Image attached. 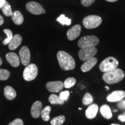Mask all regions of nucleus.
Wrapping results in <instances>:
<instances>
[{"instance_id": "7", "label": "nucleus", "mask_w": 125, "mask_h": 125, "mask_svg": "<svg viewBox=\"0 0 125 125\" xmlns=\"http://www.w3.org/2000/svg\"><path fill=\"white\" fill-rule=\"evenodd\" d=\"M97 52V49L95 46L85 47V48H81V49L78 52V56L82 61H86L94 57Z\"/></svg>"}, {"instance_id": "38", "label": "nucleus", "mask_w": 125, "mask_h": 125, "mask_svg": "<svg viewBox=\"0 0 125 125\" xmlns=\"http://www.w3.org/2000/svg\"><path fill=\"white\" fill-rule=\"evenodd\" d=\"M2 59L1 58V57H0V66L2 65Z\"/></svg>"}, {"instance_id": "5", "label": "nucleus", "mask_w": 125, "mask_h": 125, "mask_svg": "<svg viewBox=\"0 0 125 125\" xmlns=\"http://www.w3.org/2000/svg\"><path fill=\"white\" fill-rule=\"evenodd\" d=\"M99 39L96 36L87 35L81 38L78 41V45L80 48L95 46L99 43Z\"/></svg>"}, {"instance_id": "11", "label": "nucleus", "mask_w": 125, "mask_h": 125, "mask_svg": "<svg viewBox=\"0 0 125 125\" xmlns=\"http://www.w3.org/2000/svg\"><path fill=\"white\" fill-rule=\"evenodd\" d=\"M81 26L79 24H76L68 30L67 33V37L70 41L75 40L79 37L81 34Z\"/></svg>"}, {"instance_id": "21", "label": "nucleus", "mask_w": 125, "mask_h": 125, "mask_svg": "<svg viewBox=\"0 0 125 125\" xmlns=\"http://www.w3.org/2000/svg\"><path fill=\"white\" fill-rule=\"evenodd\" d=\"M51 111V107L50 106H46L41 110V116L43 121L48 122L50 120L49 114Z\"/></svg>"}, {"instance_id": "26", "label": "nucleus", "mask_w": 125, "mask_h": 125, "mask_svg": "<svg viewBox=\"0 0 125 125\" xmlns=\"http://www.w3.org/2000/svg\"><path fill=\"white\" fill-rule=\"evenodd\" d=\"M57 21H59L60 24L64 26V25H67V26H69L71 23V19L65 17L64 15H61L57 19Z\"/></svg>"}, {"instance_id": "6", "label": "nucleus", "mask_w": 125, "mask_h": 125, "mask_svg": "<svg viewBox=\"0 0 125 125\" xmlns=\"http://www.w3.org/2000/svg\"><path fill=\"white\" fill-rule=\"evenodd\" d=\"M38 75V67L35 64H29L24 68L23 73V78L26 81H31L35 79Z\"/></svg>"}, {"instance_id": "29", "label": "nucleus", "mask_w": 125, "mask_h": 125, "mask_svg": "<svg viewBox=\"0 0 125 125\" xmlns=\"http://www.w3.org/2000/svg\"><path fill=\"white\" fill-rule=\"evenodd\" d=\"M9 76H10V73L9 71L5 69L0 68V80H7L9 78Z\"/></svg>"}, {"instance_id": "16", "label": "nucleus", "mask_w": 125, "mask_h": 125, "mask_svg": "<svg viewBox=\"0 0 125 125\" xmlns=\"http://www.w3.org/2000/svg\"><path fill=\"white\" fill-rule=\"evenodd\" d=\"M98 106L97 104H92L87 108L85 112V116L87 119H92L96 116L98 112Z\"/></svg>"}, {"instance_id": "17", "label": "nucleus", "mask_w": 125, "mask_h": 125, "mask_svg": "<svg viewBox=\"0 0 125 125\" xmlns=\"http://www.w3.org/2000/svg\"><path fill=\"white\" fill-rule=\"evenodd\" d=\"M22 42V37L19 34H16L12 37L11 41L8 43L9 49L13 51L18 48Z\"/></svg>"}, {"instance_id": "35", "label": "nucleus", "mask_w": 125, "mask_h": 125, "mask_svg": "<svg viewBox=\"0 0 125 125\" xmlns=\"http://www.w3.org/2000/svg\"><path fill=\"white\" fill-rule=\"evenodd\" d=\"M6 2V0H0V9L3 7L5 3Z\"/></svg>"}, {"instance_id": "24", "label": "nucleus", "mask_w": 125, "mask_h": 125, "mask_svg": "<svg viewBox=\"0 0 125 125\" xmlns=\"http://www.w3.org/2000/svg\"><path fill=\"white\" fill-rule=\"evenodd\" d=\"M65 121V118L64 115H60L53 118L51 121V125H62Z\"/></svg>"}, {"instance_id": "8", "label": "nucleus", "mask_w": 125, "mask_h": 125, "mask_svg": "<svg viewBox=\"0 0 125 125\" xmlns=\"http://www.w3.org/2000/svg\"><path fill=\"white\" fill-rule=\"evenodd\" d=\"M26 9L31 13L39 15L45 13V10L42 6L38 2L31 1L26 4Z\"/></svg>"}, {"instance_id": "37", "label": "nucleus", "mask_w": 125, "mask_h": 125, "mask_svg": "<svg viewBox=\"0 0 125 125\" xmlns=\"http://www.w3.org/2000/svg\"><path fill=\"white\" fill-rule=\"evenodd\" d=\"M105 1H107L108 2H116V1H118V0H105Z\"/></svg>"}, {"instance_id": "36", "label": "nucleus", "mask_w": 125, "mask_h": 125, "mask_svg": "<svg viewBox=\"0 0 125 125\" xmlns=\"http://www.w3.org/2000/svg\"><path fill=\"white\" fill-rule=\"evenodd\" d=\"M4 22V18H2V16L0 15V26L3 24V23Z\"/></svg>"}, {"instance_id": "23", "label": "nucleus", "mask_w": 125, "mask_h": 125, "mask_svg": "<svg viewBox=\"0 0 125 125\" xmlns=\"http://www.w3.org/2000/svg\"><path fill=\"white\" fill-rule=\"evenodd\" d=\"M49 101L52 104H63L64 101H63L59 96L54 94H52L49 97Z\"/></svg>"}, {"instance_id": "27", "label": "nucleus", "mask_w": 125, "mask_h": 125, "mask_svg": "<svg viewBox=\"0 0 125 125\" xmlns=\"http://www.w3.org/2000/svg\"><path fill=\"white\" fill-rule=\"evenodd\" d=\"M93 101V97L91 94L89 93H86L84 95L82 99V103L85 105H90Z\"/></svg>"}, {"instance_id": "28", "label": "nucleus", "mask_w": 125, "mask_h": 125, "mask_svg": "<svg viewBox=\"0 0 125 125\" xmlns=\"http://www.w3.org/2000/svg\"><path fill=\"white\" fill-rule=\"evenodd\" d=\"M4 33L7 34V38L5 39L3 41V44L6 45H8V43L10 42V41H11L12 37H13V34H12V31L9 29H4Z\"/></svg>"}, {"instance_id": "4", "label": "nucleus", "mask_w": 125, "mask_h": 125, "mask_svg": "<svg viewBox=\"0 0 125 125\" xmlns=\"http://www.w3.org/2000/svg\"><path fill=\"white\" fill-rule=\"evenodd\" d=\"M102 23V19L97 15H89L85 17L83 20V24L87 29L97 28Z\"/></svg>"}, {"instance_id": "41", "label": "nucleus", "mask_w": 125, "mask_h": 125, "mask_svg": "<svg viewBox=\"0 0 125 125\" xmlns=\"http://www.w3.org/2000/svg\"><path fill=\"white\" fill-rule=\"evenodd\" d=\"M117 111H117V110H116V109H115V110H114V112H117Z\"/></svg>"}, {"instance_id": "1", "label": "nucleus", "mask_w": 125, "mask_h": 125, "mask_svg": "<svg viewBox=\"0 0 125 125\" xmlns=\"http://www.w3.org/2000/svg\"><path fill=\"white\" fill-rule=\"evenodd\" d=\"M57 58L59 65L62 70L68 71L74 70L75 67V62L74 58L66 52L59 51L57 53Z\"/></svg>"}, {"instance_id": "34", "label": "nucleus", "mask_w": 125, "mask_h": 125, "mask_svg": "<svg viewBox=\"0 0 125 125\" xmlns=\"http://www.w3.org/2000/svg\"><path fill=\"white\" fill-rule=\"evenodd\" d=\"M118 119L121 121L122 122H125V112L123 115H120L118 116Z\"/></svg>"}, {"instance_id": "18", "label": "nucleus", "mask_w": 125, "mask_h": 125, "mask_svg": "<svg viewBox=\"0 0 125 125\" xmlns=\"http://www.w3.org/2000/svg\"><path fill=\"white\" fill-rule=\"evenodd\" d=\"M4 95L9 100H12L16 96V92L13 87L10 86H7L4 88Z\"/></svg>"}, {"instance_id": "3", "label": "nucleus", "mask_w": 125, "mask_h": 125, "mask_svg": "<svg viewBox=\"0 0 125 125\" xmlns=\"http://www.w3.org/2000/svg\"><path fill=\"white\" fill-rule=\"evenodd\" d=\"M118 64L119 62L118 60L115 57L110 56V57H107L101 62L99 68L101 71L105 73V72L116 68L118 66Z\"/></svg>"}, {"instance_id": "13", "label": "nucleus", "mask_w": 125, "mask_h": 125, "mask_svg": "<svg viewBox=\"0 0 125 125\" xmlns=\"http://www.w3.org/2000/svg\"><path fill=\"white\" fill-rule=\"evenodd\" d=\"M97 62V59L93 57L86 60L81 66V71L83 73H86L91 70L96 65Z\"/></svg>"}, {"instance_id": "14", "label": "nucleus", "mask_w": 125, "mask_h": 125, "mask_svg": "<svg viewBox=\"0 0 125 125\" xmlns=\"http://www.w3.org/2000/svg\"><path fill=\"white\" fill-rule=\"evenodd\" d=\"M42 104L40 101H36L33 103L31 108V115L34 118H38L41 116V112Z\"/></svg>"}, {"instance_id": "12", "label": "nucleus", "mask_w": 125, "mask_h": 125, "mask_svg": "<svg viewBox=\"0 0 125 125\" xmlns=\"http://www.w3.org/2000/svg\"><path fill=\"white\" fill-rule=\"evenodd\" d=\"M46 87L51 92H59L63 89V83L61 81H51L46 84Z\"/></svg>"}, {"instance_id": "9", "label": "nucleus", "mask_w": 125, "mask_h": 125, "mask_svg": "<svg viewBox=\"0 0 125 125\" xmlns=\"http://www.w3.org/2000/svg\"><path fill=\"white\" fill-rule=\"evenodd\" d=\"M19 57L20 61L23 65L27 66L30 62V52L27 46H24L19 51Z\"/></svg>"}, {"instance_id": "39", "label": "nucleus", "mask_w": 125, "mask_h": 125, "mask_svg": "<svg viewBox=\"0 0 125 125\" xmlns=\"http://www.w3.org/2000/svg\"><path fill=\"white\" fill-rule=\"evenodd\" d=\"M111 125H119V124H115V123H112V124H111Z\"/></svg>"}, {"instance_id": "31", "label": "nucleus", "mask_w": 125, "mask_h": 125, "mask_svg": "<svg viewBox=\"0 0 125 125\" xmlns=\"http://www.w3.org/2000/svg\"><path fill=\"white\" fill-rule=\"evenodd\" d=\"M8 125H24V123L21 119L17 118L9 123Z\"/></svg>"}, {"instance_id": "32", "label": "nucleus", "mask_w": 125, "mask_h": 125, "mask_svg": "<svg viewBox=\"0 0 125 125\" xmlns=\"http://www.w3.org/2000/svg\"><path fill=\"white\" fill-rule=\"evenodd\" d=\"M96 0H81V4L84 7H89L92 4H93Z\"/></svg>"}, {"instance_id": "42", "label": "nucleus", "mask_w": 125, "mask_h": 125, "mask_svg": "<svg viewBox=\"0 0 125 125\" xmlns=\"http://www.w3.org/2000/svg\"><path fill=\"white\" fill-rule=\"evenodd\" d=\"M78 109H79V110H82V108H78Z\"/></svg>"}, {"instance_id": "40", "label": "nucleus", "mask_w": 125, "mask_h": 125, "mask_svg": "<svg viewBox=\"0 0 125 125\" xmlns=\"http://www.w3.org/2000/svg\"><path fill=\"white\" fill-rule=\"evenodd\" d=\"M105 89H107V90H109V87H108V86H105Z\"/></svg>"}, {"instance_id": "20", "label": "nucleus", "mask_w": 125, "mask_h": 125, "mask_svg": "<svg viewBox=\"0 0 125 125\" xmlns=\"http://www.w3.org/2000/svg\"><path fill=\"white\" fill-rule=\"evenodd\" d=\"M12 19L13 23L16 25H21L24 21V18L21 12L16 10L13 12L12 15Z\"/></svg>"}, {"instance_id": "30", "label": "nucleus", "mask_w": 125, "mask_h": 125, "mask_svg": "<svg viewBox=\"0 0 125 125\" xmlns=\"http://www.w3.org/2000/svg\"><path fill=\"white\" fill-rule=\"evenodd\" d=\"M70 96V92L68 90H65V91L61 92L59 94V97L60 99H62L63 101H65L68 100V98Z\"/></svg>"}, {"instance_id": "10", "label": "nucleus", "mask_w": 125, "mask_h": 125, "mask_svg": "<svg viewBox=\"0 0 125 125\" xmlns=\"http://www.w3.org/2000/svg\"><path fill=\"white\" fill-rule=\"evenodd\" d=\"M125 97V92L123 90H116L112 92L107 97V100L109 102H119Z\"/></svg>"}, {"instance_id": "15", "label": "nucleus", "mask_w": 125, "mask_h": 125, "mask_svg": "<svg viewBox=\"0 0 125 125\" xmlns=\"http://www.w3.org/2000/svg\"><path fill=\"white\" fill-rule=\"evenodd\" d=\"M6 59L9 64L13 67H18L20 65V59L16 53L9 52L6 54Z\"/></svg>"}, {"instance_id": "33", "label": "nucleus", "mask_w": 125, "mask_h": 125, "mask_svg": "<svg viewBox=\"0 0 125 125\" xmlns=\"http://www.w3.org/2000/svg\"><path fill=\"white\" fill-rule=\"evenodd\" d=\"M118 108L120 109H125V100H122L118 103Z\"/></svg>"}, {"instance_id": "19", "label": "nucleus", "mask_w": 125, "mask_h": 125, "mask_svg": "<svg viewBox=\"0 0 125 125\" xmlns=\"http://www.w3.org/2000/svg\"><path fill=\"white\" fill-rule=\"evenodd\" d=\"M100 112L102 116L107 119H109L112 117L111 109L108 105H106V104L101 106L100 109Z\"/></svg>"}, {"instance_id": "25", "label": "nucleus", "mask_w": 125, "mask_h": 125, "mask_svg": "<svg viewBox=\"0 0 125 125\" xmlns=\"http://www.w3.org/2000/svg\"><path fill=\"white\" fill-rule=\"evenodd\" d=\"M76 82V81L75 78L73 77H70V78H67L63 83L64 87H65V88H67V89L71 88V87H73L75 85Z\"/></svg>"}, {"instance_id": "22", "label": "nucleus", "mask_w": 125, "mask_h": 125, "mask_svg": "<svg viewBox=\"0 0 125 125\" xmlns=\"http://www.w3.org/2000/svg\"><path fill=\"white\" fill-rule=\"evenodd\" d=\"M1 9H2L3 13H4L6 16H12V14H13V12H12L11 7H10V4H9L7 1H6L4 5H3V7L1 8Z\"/></svg>"}, {"instance_id": "2", "label": "nucleus", "mask_w": 125, "mask_h": 125, "mask_svg": "<svg viewBox=\"0 0 125 125\" xmlns=\"http://www.w3.org/2000/svg\"><path fill=\"white\" fill-rule=\"evenodd\" d=\"M125 74L123 70L116 68L104 73L103 75V79L107 83L114 84L121 82Z\"/></svg>"}]
</instances>
